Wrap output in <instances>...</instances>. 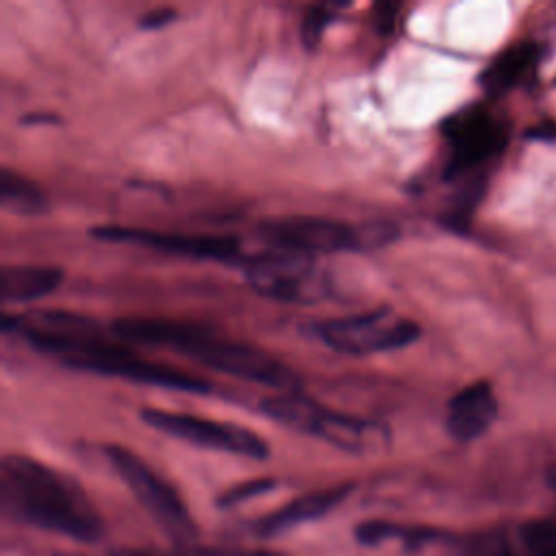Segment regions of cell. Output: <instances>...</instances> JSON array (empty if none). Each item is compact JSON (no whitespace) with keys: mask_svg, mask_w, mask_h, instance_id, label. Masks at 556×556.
Wrapping results in <instances>:
<instances>
[{"mask_svg":"<svg viewBox=\"0 0 556 556\" xmlns=\"http://www.w3.org/2000/svg\"><path fill=\"white\" fill-rule=\"evenodd\" d=\"M0 508L13 521L80 543H93L104 534V521L83 486L24 454H7L0 460Z\"/></svg>","mask_w":556,"mask_h":556,"instance_id":"obj_1","label":"cell"},{"mask_svg":"<svg viewBox=\"0 0 556 556\" xmlns=\"http://www.w3.org/2000/svg\"><path fill=\"white\" fill-rule=\"evenodd\" d=\"M113 330L128 343L165 345L219 374L282 389V393L295 391V374L276 356L245 343L219 339L191 324L165 317H122L113 321Z\"/></svg>","mask_w":556,"mask_h":556,"instance_id":"obj_2","label":"cell"},{"mask_svg":"<svg viewBox=\"0 0 556 556\" xmlns=\"http://www.w3.org/2000/svg\"><path fill=\"white\" fill-rule=\"evenodd\" d=\"M261 410L287 428L317 437L350 454L382 452L391 439V432L382 421L326 408L298 391L267 397L261 404Z\"/></svg>","mask_w":556,"mask_h":556,"instance_id":"obj_3","label":"cell"},{"mask_svg":"<svg viewBox=\"0 0 556 556\" xmlns=\"http://www.w3.org/2000/svg\"><path fill=\"white\" fill-rule=\"evenodd\" d=\"M258 235L278 250H291L302 254L317 252H348L382 245L397 235V228L387 222L350 226L317 215H287L271 217L258 224Z\"/></svg>","mask_w":556,"mask_h":556,"instance_id":"obj_4","label":"cell"},{"mask_svg":"<svg viewBox=\"0 0 556 556\" xmlns=\"http://www.w3.org/2000/svg\"><path fill=\"white\" fill-rule=\"evenodd\" d=\"M2 332H20L33 348L59 356L67 367H80L111 341L89 317L65 311H39L2 317Z\"/></svg>","mask_w":556,"mask_h":556,"instance_id":"obj_5","label":"cell"},{"mask_svg":"<svg viewBox=\"0 0 556 556\" xmlns=\"http://www.w3.org/2000/svg\"><path fill=\"white\" fill-rule=\"evenodd\" d=\"M104 452L117 476L169 539L187 545L198 536V526L182 497L146 460L124 445H106Z\"/></svg>","mask_w":556,"mask_h":556,"instance_id":"obj_6","label":"cell"},{"mask_svg":"<svg viewBox=\"0 0 556 556\" xmlns=\"http://www.w3.org/2000/svg\"><path fill=\"white\" fill-rule=\"evenodd\" d=\"M250 287L280 302H317L328 293V285L311 254L271 248L243 261Z\"/></svg>","mask_w":556,"mask_h":556,"instance_id":"obj_7","label":"cell"},{"mask_svg":"<svg viewBox=\"0 0 556 556\" xmlns=\"http://www.w3.org/2000/svg\"><path fill=\"white\" fill-rule=\"evenodd\" d=\"M315 334L337 352L365 356L404 348L419 337V324L408 317H400L389 308L371 313L324 319L313 326Z\"/></svg>","mask_w":556,"mask_h":556,"instance_id":"obj_8","label":"cell"},{"mask_svg":"<svg viewBox=\"0 0 556 556\" xmlns=\"http://www.w3.org/2000/svg\"><path fill=\"white\" fill-rule=\"evenodd\" d=\"M139 417L154 430H161L174 439L219 450L254 460H265L269 456V445L250 428L215 421V419H202L198 415L176 413V410H163V408H141Z\"/></svg>","mask_w":556,"mask_h":556,"instance_id":"obj_9","label":"cell"},{"mask_svg":"<svg viewBox=\"0 0 556 556\" xmlns=\"http://www.w3.org/2000/svg\"><path fill=\"white\" fill-rule=\"evenodd\" d=\"M450 146L445 178L469 174L506 146L508 130L489 109L471 104L452 113L441 126Z\"/></svg>","mask_w":556,"mask_h":556,"instance_id":"obj_10","label":"cell"},{"mask_svg":"<svg viewBox=\"0 0 556 556\" xmlns=\"http://www.w3.org/2000/svg\"><path fill=\"white\" fill-rule=\"evenodd\" d=\"M91 235L106 241L146 245V248L191 256V258H211V261H224V263L239 258V239L230 235H182V232H159V230L128 228V226H98L91 230Z\"/></svg>","mask_w":556,"mask_h":556,"instance_id":"obj_11","label":"cell"},{"mask_svg":"<svg viewBox=\"0 0 556 556\" xmlns=\"http://www.w3.org/2000/svg\"><path fill=\"white\" fill-rule=\"evenodd\" d=\"M80 369L106 374V376H119L132 382H143V384H154V387H165V389H176L187 393H206L211 389L206 380L193 374L146 361L141 356H135L128 348H122L115 343L106 345L102 352L91 356Z\"/></svg>","mask_w":556,"mask_h":556,"instance_id":"obj_12","label":"cell"},{"mask_svg":"<svg viewBox=\"0 0 556 556\" xmlns=\"http://www.w3.org/2000/svg\"><path fill=\"white\" fill-rule=\"evenodd\" d=\"M352 491H354L352 482H341V484H334V486H326V489H319V491L304 493V495L291 500L289 504H285L282 508L256 519L252 530H254L256 536H263V539L285 534V532H289V530H293L302 523H308V521H315V519L328 515Z\"/></svg>","mask_w":556,"mask_h":556,"instance_id":"obj_13","label":"cell"},{"mask_svg":"<svg viewBox=\"0 0 556 556\" xmlns=\"http://www.w3.org/2000/svg\"><path fill=\"white\" fill-rule=\"evenodd\" d=\"M497 417V400L489 382L480 380L460 389L447 404L445 428L456 441L482 437Z\"/></svg>","mask_w":556,"mask_h":556,"instance_id":"obj_14","label":"cell"},{"mask_svg":"<svg viewBox=\"0 0 556 556\" xmlns=\"http://www.w3.org/2000/svg\"><path fill=\"white\" fill-rule=\"evenodd\" d=\"M539 63V46L519 41L502 50L480 74V85L489 96H502L526 83Z\"/></svg>","mask_w":556,"mask_h":556,"instance_id":"obj_15","label":"cell"},{"mask_svg":"<svg viewBox=\"0 0 556 556\" xmlns=\"http://www.w3.org/2000/svg\"><path fill=\"white\" fill-rule=\"evenodd\" d=\"M63 271L50 265H4L0 269V295L4 302H30L54 291Z\"/></svg>","mask_w":556,"mask_h":556,"instance_id":"obj_16","label":"cell"},{"mask_svg":"<svg viewBox=\"0 0 556 556\" xmlns=\"http://www.w3.org/2000/svg\"><path fill=\"white\" fill-rule=\"evenodd\" d=\"M354 536L361 545H367V547H376L387 541H402L410 549H419L426 543L450 539V534H445L443 530H437L432 526L402 523V521H389V519L361 521L354 528Z\"/></svg>","mask_w":556,"mask_h":556,"instance_id":"obj_17","label":"cell"},{"mask_svg":"<svg viewBox=\"0 0 556 556\" xmlns=\"http://www.w3.org/2000/svg\"><path fill=\"white\" fill-rule=\"evenodd\" d=\"M0 204L4 211L20 215H37L48 206L41 189L9 167L0 169Z\"/></svg>","mask_w":556,"mask_h":556,"instance_id":"obj_18","label":"cell"},{"mask_svg":"<svg viewBox=\"0 0 556 556\" xmlns=\"http://www.w3.org/2000/svg\"><path fill=\"white\" fill-rule=\"evenodd\" d=\"M519 543L523 556H556V515L521 523Z\"/></svg>","mask_w":556,"mask_h":556,"instance_id":"obj_19","label":"cell"},{"mask_svg":"<svg viewBox=\"0 0 556 556\" xmlns=\"http://www.w3.org/2000/svg\"><path fill=\"white\" fill-rule=\"evenodd\" d=\"M341 7L343 4H334V2H321V4L306 7L302 22H300V39L306 50H315L319 46L324 30L334 20L337 9H341Z\"/></svg>","mask_w":556,"mask_h":556,"instance_id":"obj_20","label":"cell"},{"mask_svg":"<svg viewBox=\"0 0 556 556\" xmlns=\"http://www.w3.org/2000/svg\"><path fill=\"white\" fill-rule=\"evenodd\" d=\"M460 556H517L510 539L500 530H486L460 539L458 545Z\"/></svg>","mask_w":556,"mask_h":556,"instance_id":"obj_21","label":"cell"},{"mask_svg":"<svg viewBox=\"0 0 556 556\" xmlns=\"http://www.w3.org/2000/svg\"><path fill=\"white\" fill-rule=\"evenodd\" d=\"M276 480L274 478H256V480H248V482H241V484H235L232 489L224 491L217 500V506L219 508H230V506H237V504H243L252 497H258L263 493H269L271 489H276Z\"/></svg>","mask_w":556,"mask_h":556,"instance_id":"obj_22","label":"cell"},{"mask_svg":"<svg viewBox=\"0 0 556 556\" xmlns=\"http://www.w3.org/2000/svg\"><path fill=\"white\" fill-rule=\"evenodd\" d=\"M174 20H176V9H172V7H156V9H152V11H148V13H143L139 17V26L143 30H156V28L167 26Z\"/></svg>","mask_w":556,"mask_h":556,"instance_id":"obj_23","label":"cell"},{"mask_svg":"<svg viewBox=\"0 0 556 556\" xmlns=\"http://www.w3.org/2000/svg\"><path fill=\"white\" fill-rule=\"evenodd\" d=\"M397 11H400V4H393V2H380V4H376V9H374V22H376V28H378L380 35L391 33Z\"/></svg>","mask_w":556,"mask_h":556,"instance_id":"obj_24","label":"cell"},{"mask_svg":"<svg viewBox=\"0 0 556 556\" xmlns=\"http://www.w3.org/2000/svg\"><path fill=\"white\" fill-rule=\"evenodd\" d=\"M228 556H289L282 552H271V549H226Z\"/></svg>","mask_w":556,"mask_h":556,"instance_id":"obj_25","label":"cell"},{"mask_svg":"<svg viewBox=\"0 0 556 556\" xmlns=\"http://www.w3.org/2000/svg\"><path fill=\"white\" fill-rule=\"evenodd\" d=\"M547 484L552 491H556V463L549 465V469H547Z\"/></svg>","mask_w":556,"mask_h":556,"instance_id":"obj_26","label":"cell"}]
</instances>
